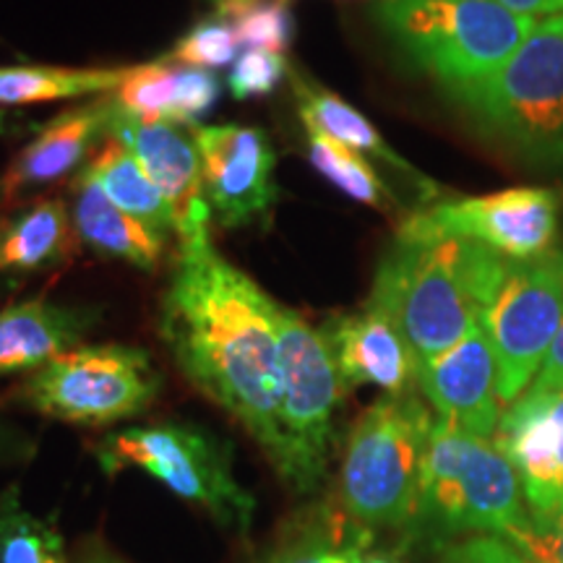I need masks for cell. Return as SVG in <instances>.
<instances>
[{"label": "cell", "instance_id": "6da1fadb", "mask_svg": "<svg viewBox=\"0 0 563 563\" xmlns=\"http://www.w3.org/2000/svg\"><path fill=\"white\" fill-rule=\"evenodd\" d=\"M159 334L188 382L241 422L279 473V306L211 235L180 243Z\"/></svg>", "mask_w": 563, "mask_h": 563}, {"label": "cell", "instance_id": "7a4b0ae2", "mask_svg": "<svg viewBox=\"0 0 563 563\" xmlns=\"http://www.w3.org/2000/svg\"><path fill=\"white\" fill-rule=\"evenodd\" d=\"M509 269L511 258L435 230L418 211L378 264L368 306L382 311L418 363H426L481 327Z\"/></svg>", "mask_w": 563, "mask_h": 563}, {"label": "cell", "instance_id": "3957f363", "mask_svg": "<svg viewBox=\"0 0 563 563\" xmlns=\"http://www.w3.org/2000/svg\"><path fill=\"white\" fill-rule=\"evenodd\" d=\"M530 525L522 481L493 439L435 415L422 456L418 506L407 540L452 543L462 534H514Z\"/></svg>", "mask_w": 563, "mask_h": 563}, {"label": "cell", "instance_id": "277c9868", "mask_svg": "<svg viewBox=\"0 0 563 563\" xmlns=\"http://www.w3.org/2000/svg\"><path fill=\"white\" fill-rule=\"evenodd\" d=\"M485 136L538 173L563 167V13L540 21L488 79L454 91Z\"/></svg>", "mask_w": 563, "mask_h": 563}, {"label": "cell", "instance_id": "5b68a950", "mask_svg": "<svg viewBox=\"0 0 563 563\" xmlns=\"http://www.w3.org/2000/svg\"><path fill=\"white\" fill-rule=\"evenodd\" d=\"M435 418L415 391L384 394L355 426L340 470L344 511L363 530H407Z\"/></svg>", "mask_w": 563, "mask_h": 563}, {"label": "cell", "instance_id": "8992f818", "mask_svg": "<svg viewBox=\"0 0 563 563\" xmlns=\"http://www.w3.org/2000/svg\"><path fill=\"white\" fill-rule=\"evenodd\" d=\"M376 19L449 95L496 74L538 26L496 0H382Z\"/></svg>", "mask_w": 563, "mask_h": 563}, {"label": "cell", "instance_id": "52a82bcc", "mask_svg": "<svg viewBox=\"0 0 563 563\" xmlns=\"http://www.w3.org/2000/svg\"><path fill=\"white\" fill-rule=\"evenodd\" d=\"M104 475L139 470L183 501L199 506L224 530L249 532L256 498L235 481L224 441L191 422H157L108 433L95 446Z\"/></svg>", "mask_w": 563, "mask_h": 563}, {"label": "cell", "instance_id": "ba28073f", "mask_svg": "<svg viewBox=\"0 0 563 563\" xmlns=\"http://www.w3.org/2000/svg\"><path fill=\"white\" fill-rule=\"evenodd\" d=\"M344 389L323 329L279 306V477L298 493H311L327 475L334 412Z\"/></svg>", "mask_w": 563, "mask_h": 563}, {"label": "cell", "instance_id": "9c48e42d", "mask_svg": "<svg viewBox=\"0 0 563 563\" xmlns=\"http://www.w3.org/2000/svg\"><path fill=\"white\" fill-rule=\"evenodd\" d=\"M159 391L152 357L125 344L74 347L19 386V399L47 418L108 426L144 412Z\"/></svg>", "mask_w": 563, "mask_h": 563}, {"label": "cell", "instance_id": "30bf717a", "mask_svg": "<svg viewBox=\"0 0 563 563\" xmlns=\"http://www.w3.org/2000/svg\"><path fill=\"white\" fill-rule=\"evenodd\" d=\"M563 321V249L511 262L481 327L498 363V397L509 407L530 389Z\"/></svg>", "mask_w": 563, "mask_h": 563}, {"label": "cell", "instance_id": "8fae6325", "mask_svg": "<svg viewBox=\"0 0 563 563\" xmlns=\"http://www.w3.org/2000/svg\"><path fill=\"white\" fill-rule=\"evenodd\" d=\"M420 214L435 230L483 243L511 262H527L553 249L559 232V194L551 188H509L441 201Z\"/></svg>", "mask_w": 563, "mask_h": 563}, {"label": "cell", "instance_id": "7c38bea8", "mask_svg": "<svg viewBox=\"0 0 563 563\" xmlns=\"http://www.w3.org/2000/svg\"><path fill=\"white\" fill-rule=\"evenodd\" d=\"M108 136L129 146L157 191L165 196L180 243L209 238L211 209L203 194L201 152L194 133L170 121H141L115 102Z\"/></svg>", "mask_w": 563, "mask_h": 563}, {"label": "cell", "instance_id": "4fadbf2b", "mask_svg": "<svg viewBox=\"0 0 563 563\" xmlns=\"http://www.w3.org/2000/svg\"><path fill=\"white\" fill-rule=\"evenodd\" d=\"M203 167V194L224 228L249 224L272 209L274 152L253 125H191Z\"/></svg>", "mask_w": 563, "mask_h": 563}, {"label": "cell", "instance_id": "5bb4252c", "mask_svg": "<svg viewBox=\"0 0 563 563\" xmlns=\"http://www.w3.org/2000/svg\"><path fill=\"white\" fill-rule=\"evenodd\" d=\"M418 386L439 418L493 439L501 422L498 363L483 327L441 355L418 365Z\"/></svg>", "mask_w": 563, "mask_h": 563}, {"label": "cell", "instance_id": "9a60e30c", "mask_svg": "<svg viewBox=\"0 0 563 563\" xmlns=\"http://www.w3.org/2000/svg\"><path fill=\"white\" fill-rule=\"evenodd\" d=\"M522 481L527 514H543L563 496V386L527 389L493 435Z\"/></svg>", "mask_w": 563, "mask_h": 563}, {"label": "cell", "instance_id": "2e32d148", "mask_svg": "<svg viewBox=\"0 0 563 563\" xmlns=\"http://www.w3.org/2000/svg\"><path fill=\"white\" fill-rule=\"evenodd\" d=\"M323 336L347 391L368 384L384 394H407L418 384V357L402 332L376 308L329 321Z\"/></svg>", "mask_w": 563, "mask_h": 563}, {"label": "cell", "instance_id": "e0dca14e", "mask_svg": "<svg viewBox=\"0 0 563 563\" xmlns=\"http://www.w3.org/2000/svg\"><path fill=\"white\" fill-rule=\"evenodd\" d=\"M112 108L115 100H100L87 108L63 112L55 121L42 125L37 136L13 157L9 170L0 178L3 201L19 199L32 188L47 186L74 173L91 152L97 136L100 133L108 136Z\"/></svg>", "mask_w": 563, "mask_h": 563}, {"label": "cell", "instance_id": "ac0fdd59", "mask_svg": "<svg viewBox=\"0 0 563 563\" xmlns=\"http://www.w3.org/2000/svg\"><path fill=\"white\" fill-rule=\"evenodd\" d=\"M97 313L55 306L42 298L13 302L0 311V378L34 373L89 332Z\"/></svg>", "mask_w": 563, "mask_h": 563}, {"label": "cell", "instance_id": "d6986e66", "mask_svg": "<svg viewBox=\"0 0 563 563\" xmlns=\"http://www.w3.org/2000/svg\"><path fill=\"white\" fill-rule=\"evenodd\" d=\"M70 220L76 235L91 251L110 258H123L131 266L154 272L165 241L123 211L104 194V188L87 173V167L70 183Z\"/></svg>", "mask_w": 563, "mask_h": 563}, {"label": "cell", "instance_id": "ffe728a7", "mask_svg": "<svg viewBox=\"0 0 563 563\" xmlns=\"http://www.w3.org/2000/svg\"><path fill=\"white\" fill-rule=\"evenodd\" d=\"M292 89L295 100H298L302 123L311 125V129L327 133L329 139L340 141L347 150L357 154H371V157L384 159L386 165L397 167L399 173L410 175L420 188H426L428 194H433V183L420 175L415 167L407 162L402 154H397L386 144V139L378 133L368 118L361 110L352 108L350 102H344L340 95L323 89L321 84H316L302 74H292Z\"/></svg>", "mask_w": 563, "mask_h": 563}, {"label": "cell", "instance_id": "44dd1931", "mask_svg": "<svg viewBox=\"0 0 563 563\" xmlns=\"http://www.w3.org/2000/svg\"><path fill=\"white\" fill-rule=\"evenodd\" d=\"M74 253V220L63 201H40L0 222V272H42Z\"/></svg>", "mask_w": 563, "mask_h": 563}, {"label": "cell", "instance_id": "7402d4cb", "mask_svg": "<svg viewBox=\"0 0 563 563\" xmlns=\"http://www.w3.org/2000/svg\"><path fill=\"white\" fill-rule=\"evenodd\" d=\"M87 173L104 188V194L139 222H144L162 241L175 232L173 214L165 196L150 180L141 162L133 157L131 150L118 139L108 136L91 152Z\"/></svg>", "mask_w": 563, "mask_h": 563}, {"label": "cell", "instance_id": "603a6c76", "mask_svg": "<svg viewBox=\"0 0 563 563\" xmlns=\"http://www.w3.org/2000/svg\"><path fill=\"white\" fill-rule=\"evenodd\" d=\"M129 68H60V66H5L0 68V104H42L74 97L108 95L121 87Z\"/></svg>", "mask_w": 563, "mask_h": 563}, {"label": "cell", "instance_id": "cb8c5ba5", "mask_svg": "<svg viewBox=\"0 0 563 563\" xmlns=\"http://www.w3.org/2000/svg\"><path fill=\"white\" fill-rule=\"evenodd\" d=\"M306 131L308 157L323 178L340 188L344 196H350L352 201L373 209H391V194L386 191L378 173L363 159V154L347 150L340 141L329 139L327 133L316 131L311 125H306Z\"/></svg>", "mask_w": 563, "mask_h": 563}, {"label": "cell", "instance_id": "d4e9b609", "mask_svg": "<svg viewBox=\"0 0 563 563\" xmlns=\"http://www.w3.org/2000/svg\"><path fill=\"white\" fill-rule=\"evenodd\" d=\"M0 563H68L60 532L26 511L16 488L0 496Z\"/></svg>", "mask_w": 563, "mask_h": 563}, {"label": "cell", "instance_id": "484cf974", "mask_svg": "<svg viewBox=\"0 0 563 563\" xmlns=\"http://www.w3.org/2000/svg\"><path fill=\"white\" fill-rule=\"evenodd\" d=\"M217 16L232 21L238 40L249 45V51L285 55L295 34V19L285 0H251L235 9L217 11Z\"/></svg>", "mask_w": 563, "mask_h": 563}, {"label": "cell", "instance_id": "4316f807", "mask_svg": "<svg viewBox=\"0 0 563 563\" xmlns=\"http://www.w3.org/2000/svg\"><path fill=\"white\" fill-rule=\"evenodd\" d=\"M175 81H178V68L167 60L131 66V74L115 89V102L141 121H170Z\"/></svg>", "mask_w": 563, "mask_h": 563}, {"label": "cell", "instance_id": "83f0119b", "mask_svg": "<svg viewBox=\"0 0 563 563\" xmlns=\"http://www.w3.org/2000/svg\"><path fill=\"white\" fill-rule=\"evenodd\" d=\"M238 45H241V40H238L232 21L217 16L196 24L175 45L170 60H180L188 68H222L235 60Z\"/></svg>", "mask_w": 563, "mask_h": 563}, {"label": "cell", "instance_id": "f1b7e54d", "mask_svg": "<svg viewBox=\"0 0 563 563\" xmlns=\"http://www.w3.org/2000/svg\"><path fill=\"white\" fill-rule=\"evenodd\" d=\"M363 548L365 534L340 540L334 532H306L277 548L264 563H357Z\"/></svg>", "mask_w": 563, "mask_h": 563}, {"label": "cell", "instance_id": "f546056e", "mask_svg": "<svg viewBox=\"0 0 563 563\" xmlns=\"http://www.w3.org/2000/svg\"><path fill=\"white\" fill-rule=\"evenodd\" d=\"M285 55L249 51L235 60V66H232L228 87L235 100H253V97H264L277 89V84L285 79Z\"/></svg>", "mask_w": 563, "mask_h": 563}, {"label": "cell", "instance_id": "4dcf8cb0", "mask_svg": "<svg viewBox=\"0 0 563 563\" xmlns=\"http://www.w3.org/2000/svg\"><path fill=\"white\" fill-rule=\"evenodd\" d=\"M217 97H220V79L211 70L188 66L178 68L170 123L194 125L201 115H207L214 108Z\"/></svg>", "mask_w": 563, "mask_h": 563}, {"label": "cell", "instance_id": "1f68e13d", "mask_svg": "<svg viewBox=\"0 0 563 563\" xmlns=\"http://www.w3.org/2000/svg\"><path fill=\"white\" fill-rule=\"evenodd\" d=\"M543 563H563V496L543 514H532L530 525L509 540Z\"/></svg>", "mask_w": 563, "mask_h": 563}, {"label": "cell", "instance_id": "d6a6232c", "mask_svg": "<svg viewBox=\"0 0 563 563\" xmlns=\"http://www.w3.org/2000/svg\"><path fill=\"white\" fill-rule=\"evenodd\" d=\"M439 563H525V551L501 534H467L441 545Z\"/></svg>", "mask_w": 563, "mask_h": 563}, {"label": "cell", "instance_id": "836d02e7", "mask_svg": "<svg viewBox=\"0 0 563 563\" xmlns=\"http://www.w3.org/2000/svg\"><path fill=\"white\" fill-rule=\"evenodd\" d=\"M561 386H563V321L530 389L548 391V389H561Z\"/></svg>", "mask_w": 563, "mask_h": 563}, {"label": "cell", "instance_id": "e575fe53", "mask_svg": "<svg viewBox=\"0 0 563 563\" xmlns=\"http://www.w3.org/2000/svg\"><path fill=\"white\" fill-rule=\"evenodd\" d=\"M504 9L511 13H519V16H543V13H559L563 11V0H496Z\"/></svg>", "mask_w": 563, "mask_h": 563}, {"label": "cell", "instance_id": "d590c367", "mask_svg": "<svg viewBox=\"0 0 563 563\" xmlns=\"http://www.w3.org/2000/svg\"><path fill=\"white\" fill-rule=\"evenodd\" d=\"M357 563H402V561H397V559H394V555H389V553L368 551V548H363L361 559H357Z\"/></svg>", "mask_w": 563, "mask_h": 563}, {"label": "cell", "instance_id": "8d00e7d4", "mask_svg": "<svg viewBox=\"0 0 563 563\" xmlns=\"http://www.w3.org/2000/svg\"><path fill=\"white\" fill-rule=\"evenodd\" d=\"M214 3H217V11H224V9H235V5L251 3V0H214Z\"/></svg>", "mask_w": 563, "mask_h": 563}, {"label": "cell", "instance_id": "74e56055", "mask_svg": "<svg viewBox=\"0 0 563 563\" xmlns=\"http://www.w3.org/2000/svg\"><path fill=\"white\" fill-rule=\"evenodd\" d=\"M5 443H9V433H5L3 428H0V454L5 452Z\"/></svg>", "mask_w": 563, "mask_h": 563}, {"label": "cell", "instance_id": "f35d334b", "mask_svg": "<svg viewBox=\"0 0 563 563\" xmlns=\"http://www.w3.org/2000/svg\"><path fill=\"white\" fill-rule=\"evenodd\" d=\"M525 563H543V561H538V559H532V555H527V553H525Z\"/></svg>", "mask_w": 563, "mask_h": 563}]
</instances>
